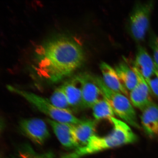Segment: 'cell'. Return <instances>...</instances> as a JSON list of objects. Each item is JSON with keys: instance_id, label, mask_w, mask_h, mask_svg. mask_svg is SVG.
Here are the masks:
<instances>
[{"instance_id": "obj_2", "label": "cell", "mask_w": 158, "mask_h": 158, "mask_svg": "<svg viewBox=\"0 0 158 158\" xmlns=\"http://www.w3.org/2000/svg\"><path fill=\"white\" fill-rule=\"evenodd\" d=\"M110 123L113 126L111 133L102 137L94 135L91 138L86 145L65 154L60 158H81L85 156L135 143L138 141L137 135L125 122L114 117L112 118Z\"/></svg>"}, {"instance_id": "obj_10", "label": "cell", "mask_w": 158, "mask_h": 158, "mask_svg": "<svg viewBox=\"0 0 158 158\" xmlns=\"http://www.w3.org/2000/svg\"><path fill=\"white\" fill-rule=\"evenodd\" d=\"M141 112V124L144 132L150 138L158 137V105L152 102Z\"/></svg>"}, {"instance_id": "obj_16", "label": "cell", "mask_w": 158, "mask_h": 158, "mask_svg": "<svg viewBox=\"0 0 158 158\" xmlns=\"http://www.w3.org/2000/svg\"><path fill=\"white\" fill-rule=\"evenodd\" d=\"M93 115L97 121L108 120L110 122L115 114L109 104L104 98L97 102L92 107Z\"/></svg>"}, {"instance_id": "obj_15", "label": "cell", "mask_w": 158, "mask_h": 158, "mask_svg": "<svg viewBox=\"0 0 158 158\" xmlns=\"http://www.w3.org/2000/svg\"><path fill=\"white\" fill-rule=\"evenodd\" d=\"M122 84L128 91L130 92L135 87L138 82V77L133 67L127 64L121 62L114 68Z\"/></svg>"}, {"instance_id": "obj_17", "label": "cell", "mask_w": 158, "mask_h": 158, "mask_svg": "<svg viewBox=\"0 0 158 158\" xmlns=\"http://www.w3.org/2000/svg\"><path fill=\"white\" fill-rule=\"evenodd\" d=\"M49 100L57 108L72 112L62 85L55 89Z\"/></svg>"}, {"instance_id": "obj_1", "label": "cell", "mask_w": 158, "mask_h": 158, "mask_svg": "<svg viewBox=\"0 0 158 158\" xmlns=\"http://www.w3.org/2000/svg\"><path fill=\"white\" fill-rule=\"evenodd\" d=\"M38 67L36 71L41 78L56 83L73 73L83 64L84 51L80 44L67 36L57 37L37 47Z\"/></svg>"}, {"instance_id": "obj_13", "label": "cell", "mask_w": 158, "mask_h": 158, "mask_svg": "<svg viewBox=\"0 0 158 158\" xmlns=\"http://www.w3.org/2000/svg\"><path fill=\"white\" fill-rule=\"evenodd\" d=\"M102 75V80L110 89L129 96L128 91L122 84L115 69L106 62H102L100 65Z\"/></svg>"}, {"instance_id": "obj_9", "label": "cell", "mask_w": 158, "mask_h": 158, "mask_svg": "<svg viewBox=\"0 0 158 158\" xmlns=\"http://www.w3.org/2000/svg\"><path fill=\"white\" fill-rule=\"evenodd\" d=\"M47 121L63 146L68 149H77L78 145L74 134L73 124L48 118Z\"/></svg>"}, {"instance_id": "obj_14", "label": "cell", "mask_w": 158, "mask_h": 158, "mask_svg": "<svg viewBox=\"0 0 158 158\" xmlns=\"http://www.w3.org/2000/svg\"><path fill=\"white\" fill-rule=\"evenodd\" d=\"M97 123L98 121L94 119H88L82 120L80 123L73 125L78 148L86 145L91 138L96 135Z\"/></svg>"}, {"instance_id": "obj_8", "label": "cell", "mask_w": 158, "mask_h": 158, "mask_svg": "<svg viewBox=\"0 0 158 158\" xmlns=\"http://www.w3.org/2000/svg\"><path fill=\"white\" fill-rule=\"evenodd\" d=\"M133 68L137 75L138 82L135 87L130 92L129 96L133 106L141 111L153 102L151 97L152 93L143 76L134 66Z\"/></svg>"}, {"instance_id": "obj_6", "label": "cell", "mask_w": 158, "mask_h": 158, "mask_svg": "<svg viewBox=\"0 0 158 158\" xmlns=\"http://www.w3.org/2000/svg\"><path fill=\"white\" fill-rule=\"evenodd\" d=\"M19 128L22 133L38 145L44 144L50 137L46 123L40 118H23L19 122Z\"/></svg>"}, {"instance_id": "obj_18", "label": "cell", "mask_w": 158, "mask_h": 158, "mask_svg": "<svg viewBox=\"0 0 158 158\" xmlns=\"http://www.w3.org/2000/svg\"><path fill=\"white\" fill-rule=\"evenodd\" d=\"M10 158H54V155L51 152L43 153L35 152L30 146L26 145L23 146L15 155Z\"/></svg>"}, {"instance_id": "obj_7", "label": "cell", "mask_w": 158, "mask_h": 158, "mask_svg": "<svg viewBox=\"0 0 158 158\" xmlns=\"http://www.w3.org/2000/svg\"><path fill=\"white\" fill-rule=\"evenodd\" d=\"M80 82L84 108H91L104 98L101 91L94 80L92 75L82 73L76 76Z\"/></svg>"}, {"instance_id": "obj_12", "label": "cell", "mask_w": 158, "mask_h": 158, "mask_svg": "<svg viewBox=\"0 0 158 158\" xmlns=\"http://www.w3.org/2000/svg\"><path fill=\"white\" fill-rule=\"evenodd\" d=\"M133 66L146 80L153 74L157 64L146 49L140 45L138 47Z\"/></svg>"}, {"instance_id": "obj_4", "label": "cell", "mask_w": 158, "mask_h": 158, "mask_svg": "<svg viewBox=\"0 0 158 158\" xmlns=\"http://www.w3.org/2000/svg\"><path fill=\"white\" fill-rule=\"evenodd\" d=\"M7 88L9 91L24 98L40 111L50 117L51 119L73 125L77 124L81 121L82 120L75 116L72 112L56 107L51 103L49 100L43 97L10 85L7 86Z\"/></svg>"}, {"instance_id": "obj_11", "label": "cell", "mask_w": 158, "mask_h": 158, "mask_svg": "<svg viewBox=\"0 0 158 158\" xmlns=\"http://www.w3.org/2000/svg\"><path fill=\"white\" fill-rule=\"evenodd\" d=\"M62 85L72 110L84 109L80 84L76 77L67 81Z\"/></svg>"}, {"instance_id": "obj_20", "label": "cell", "mask_w": 158, "mask_h": 158, "mask_svg": "<svg viewBox=\"0 0 158 158\" xmlns=\"http://www.w3.org/2000/svg\"><path fill=\"white\" fill-rule=\"evenodd\" d=\"M149 45L153 53V59L158 66V36L152 34L149 39Z\"/></svg>"}, {"instance_id": "obj_5", "label": "cell", "mask_w": 158, "mask_h": 158, "mask_svg": "<svg viewBox=\"0 0 158 158\" xmlns=\"http://www.w3.org/2000/svg\"><path fill=\"white\" fill-rule=\"evenodd\" d=\"M154 6L153 1L138 2L134 6L129 17L130 35L137 42L143 40L149 29L150 18Z\"/></svg>"}, {"instance_id": "obj_3", "label": "cell", "mask_w": 158, "mask_h": 158, "mask_svg": "<svg viewBox=\"0 0 158 158\" xmlns=\"http://www.w3.org/2000/svg\"><path fill=\"white\" fill-rule=\"evenodd\" d=\"M93 77L114 114L129 126L140 129L141 126L138 122L137 114L128 97L110 89L104 84L101 77L94 76Z\"/></svg>"}, {"instance_id": "obj_19", "label": "cell", "mask_w": 158, "mask_h": 158, "mask_svg": "<svg viewBox=\"0 0 158 158\" xmlns=\"http://www.w3.org/2000/svg\"><path fill=\"white\" fill-rule=\"evenodd\" d=\"M151 90L152 93L155 95L158 99V66L150 77L145 80Z\"/></svg>"}]
</instances>
